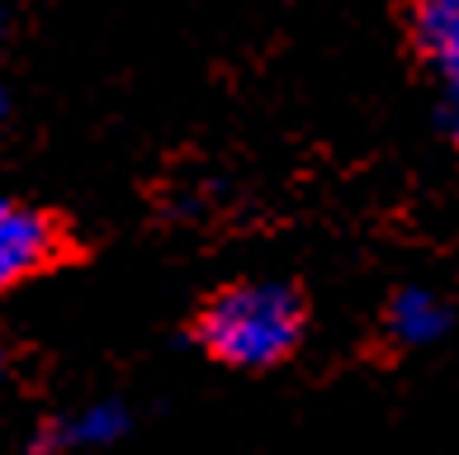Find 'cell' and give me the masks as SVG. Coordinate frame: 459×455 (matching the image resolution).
Segmentation results:
<instances>
[{
  "instance_id": "6da1fadb",
  "label": "cell",
  "mask_w": 459,
  "mask_h": 455,
  "mask_svg": "<svg viewBox=\"0 0 459 455\" xmlns=\"http://www.w3.org/2000/svg\"><path fill=\"white\" fill-rule=\"evenodd\" d=\"M308 332V303L284 280H242L199 309L195 337L232 370H270L289 361Z\"/></svg>"
},
{
  "instance_id": "7a4b0ae2",
  "label": "cell",
  "mask_w": 459,
  "mask_h": 455,
  "mask_svg": "<svg viewBox=\"0 0 459 455\" xmlns=\"http://www.w3.org/2000/svg\"><path fill=\"white\" fill-rule=\"evenodd\" d=\"M57 247H62V232L48 214L0 199V290L43 271L57 257Z\"/></svg>"
},
{
  "instance_id": "277c9868",
  "label": "cell",
  "mask_w": 459,
  "mask_h": 455,
  "mask_svg": "<svg viewBox=\"0 0 459 455\" xmlns=\"http://www.w3.org/2000/svg\"><path fill=\"white\" fill-rule=\"evenodd\" d=\"M0 109H5V95H0Z\"/></svg>"
},
{
  "instance_id": "3957f363",
  "label": "cell",
  "mask_w": 459,
  "mask_h": 455,
  "mask_svg": "<svg viewBox=\"0 0 459 455\" xmlns=\"http://www.w3.org/2000/svg\"><path fill=\"white\" fill-rule=\"evenodd\" d=\"M417 53L436 66V76L459 91V5H412L407 14Z\"/></svg>"
}]
</instances>
